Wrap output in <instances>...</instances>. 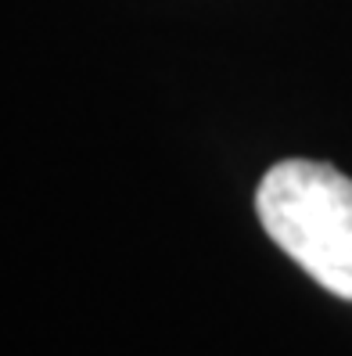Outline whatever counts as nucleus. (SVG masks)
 <instances>
[{
    "instance_id": "obj_1",
    "label": "nucleus",
    "mask_w": 352,
    "mask_h": 356,
    "mask_svg": "<svg viewBox=\"0 0 352 356\" xmlns=\"http://www.w3.org/2000/svg\"><path fill=\"white\" fill-rule=\"evenodd\" d=\"M262 230L320 288L352 299V180L327 162L287 159L255 195Z\"/></svg>"
}]
</instances>
